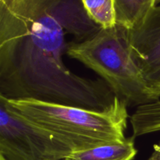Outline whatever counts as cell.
<instances>
[{"label":"cell","mask_w":160,"mask_h":160,"mask_svg":"<svg viewBox=\"0 0 160 160\" xmlns=\"http://www.w3.org/2000/svg\"><path fill=\"white\" fill-rule=\"evenodd\" d=\"M88 17L103 29L117 25L115 0H80Z\"/></svg>","instance_id":"8"},{"label":"cell","mask_w":160,"mask_h":160,"mask_svg":"<svg viewBox=\"0 0 160 160\" xmlns=\"http://www.w3.org/2000/svg\"><path fill=\"white\" fill-rule=\"evenodd\" d=\"M138 153L134 138L91 148L73 150L64 160H133Z\"/></svg>","instance_id":"6"},{"label":"cell","mask_w":160,"mask_h":160,"mask_svg":"<svg viewBox=\"0 0 160 160\" xmlns=\"http://www.w3.org/2000/svg\"><path fill=\"white\" fill-rule=\"evenodd\" d=\"M0 160H6V159H5L4 156H2V155H0Z\"/></svg>","instance_id":"10"},{"label":"cell","mask_w":160,"mask_h":160,"mask_svg":"<svg viewBox=\"0 0 160 160\" xmlns=\"http://www.w3.org/2000/svg\"><path fill=\"white\" fill-rule=\"evenodd\" d=\"M128 39L147 84L160 93V6L152 8L138 26L128 30Z\"/></svg>","instance_id":"5"},{"label":"cell","mask_w":160,"mask_h":160,"mask_svg":"<svg viewBox=\"0 0 160 160\" xmlns=\"http://www.w3.org/2000/svg\"><path fill=\"white\" fill-rule=\"evenodd\" d=\"M100 28L80 0H0V96L109 107L116 95L108 84L75 74L63 61L66 34L81 42Z\"/></svg>","instance_id":"1"},{"label":"cell","mask_w":160,"mask_h":160,"mask_svg":"<svg viewBox=\"0 0 160 160\" xmlns=\"http://www.w3.org/2000/svg\"><path fill=\"white\" fill-rule=\"evenodd\" d=\"M66 54L102 77L116 96L129 106H142L160 99V93L149 88L133 59L128 29L116 25L100 28L92 37L70 42Z\"/></svg>","instance_id":"3"},{"label":"cell","mask_w":160,"mask_h":160,"mask_svg":"<svg viewBox=\"0 0 160 160\" xmlns=\"http://www.w3.org/2000/svg\"><path fill=\"white\" fill-rule=\"evenodd\" d=\"M6 100L21 115L59 136L73 150L126 140L128 105L117 96L102 111L34 98Z\"/></svg>","instance_id":"2"},{"label":"cell","mask_w":160,"mask_h":160,"mask_svg":"<svg viewBox=\"0 0 160 160\" xmlns=\"http://www.w3.org/2000/svg\"><path fill=\"white\" fill-rule=\"evenodd\" d=\"M153 152L148 160H160V141L158 144L154 145Z\"/></svg>","instance_id":"9"},{"label":"cell","mask_w":160,"mask_h":160,"mask_svg":"<svg viewBox=\"0 0 160 160\" xmlns=\"http://www.w3.org/2000/svg\"><path fill=\"white\" fill-rule=\"evenodd\" d=\"M73 148L0 96V155L6 160H64Z\"/></svg>","instance_id":"4"},{"label":"cell","mask_w":160,"mask_h":160,"mask_svg":"<svg viewBox=\"0 0 160 160\" xmlns=\"http://www.w3.org/2000/svg\"><path fill=\"white\" fill-rule=\"evenodd\" d=\"M157 0H115L117 24L130 30L138 26L152 8Z\"/></svg>","instance_id":"7"},{"label":"cell","mask_w":160,"mask_h":160,"mask_svg":"<svg viewBox=\"0 0 160 160\" xmlns=\"http://www.w3.org/2000/svg\"><path fill=\"white\" fill-rule=\"evenodd\" d=\"M156 3H157V5L159 4V3H160V0H157V2H156Z\"/></svg>","instance_id":"11"}]
</instances>
